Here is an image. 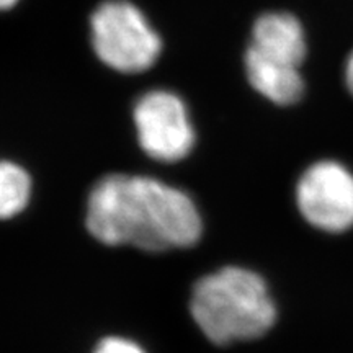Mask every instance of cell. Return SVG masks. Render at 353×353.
<instances>
[{"instance_id": "9c48e42d", "label": "cell", "mask_w": 353, "mask_h": 353, "mask_svg": "<svg viewBox=\"0 0 353 353\" xmlns=\"http://www.w3.org/2000/svg\"><path fill=\"white\" fill-rule=\"evenodd\" d=\"M95 353H144L143 348L134 342L120 337H110L100 342Z\"/></svg>"}, {"instance_id": "3957f363", "label": "cell", "mask_w": 353, "mask_h": 353, "mask_svg": "<svg viewBox=\"0 0 353 353\" xmlns=\"http://www.w3.org/2000/svg\"><path fill=\"white\" fill-rule=\"evenodd\" d=\"M92 44L101 63L125 74L156 63L162 39L144 13L126 0L103 2L92 15Z\"/></svg>"}, {"instance_id": "8992f818", "label": "cell", "mask_w": 353, "mask_h": 353, "mask_svg": "<svg viewBox=\"0 0 353 353\" xmlns=\"http://www.w3.org/2000/svg\"><path fill=\"white\" fill-rule=\"evenodd\" d=\"M249 48L276 63L299 68L306 56V38L293 15L265 13L255 21Z\"/></svg>"}, {"instance_id": "ba28073f", "label": "cell", "mask_w": 353, "mask_h": 353, "mask_svg": "<svg viewBox=\"0 0 353 353\" xmlns=\"http://www.w3.org/2000/svg\"><path fill=\"white\" fill-rule=\"evenodd\" d=\"M32 193L30 175L12 162H0V219L12 218L28 205Z\"/></svg>"}, {"instance_id": "277c9868", "label": "cell", "mask_w": 353, "mask_h": 353, "mask_svg": "<svg viewBox=\"0 0 353 353\" xmlns=\"http://www.w3.org/2000/svg\"><path fill=\"white\" fill-rule=\"evenodd\" d=\"M299 213L324 232H345L353 228V174L335 161L312 164L296 187Z\"/></svg>"}, {"instance_id": "52a82bcc", "label": "cell", "mask_w": 353, "mask_h": 353, "mask_svg": "<svg viewBox=\"0 0 353 353\" xmlns=\"http://www.w3.org/2000/svg\"><path fill=\"white\" fill-rule=\"evenodd\" d=\"M245 70L250 85L273 103L293 105L303 97L304 81L299 68L276 63L249 48Z\"/></svg>"}, {"instance_id": "7a4b0ae2", "label": "cell", "mask_w": 353, "mask_h": 353, "mask_svg": "<svg viewBox=\"0 0 353 353\" xmlns=\"http://www.w3.org/2000/svg\"><path fill=\"white\" fill-rule=\"evenodd\" d=\"M190 312L216 345L254 341L276 321L275 303L263 278L241 267H226L196 281Z\"/></svg>"}, {"instance_id": "8fae6325", "label": "cell", "mask_w": 353, "mask_h": 353, "mask_svg": "<svg viewBox=\"0 0 353 353\" xmlns=\"http://www.w3.org/2000/svg\"><path fill=\"white\" fill-rule=\"evenodd\" d=\"M19 0H0V10H8L12 8Z\"/></svg>"}, {"instance_id": "30bf717a", "label": "cell", "mask_w": 353, "mask_h": 353, "mask_svg": "<svg viewBox=\"0 0 353 353\" xmlns=\"http://www.w3.org/2000/svg\"><path fill=\"white\" fill-rule=\"evenodd\" d=\"M345 79H347V85H348V90L353 94V54L350 56V59H348L347 63V69H345Z\"/></svg>"}, {"instance_id": "5b68a950", "label": "cell", "mask_w": 353, "mask_h": 353, "mask_svg": "<svg viewBox=\"0 0 353 353\" xmlns=\"http://www.w3.org/2000/svg\"><path fill=\"white\" fill-rule=\"evenodd\" d=\"M134 125L143 151L162 162L182 161L195 144V131L179 95L152 90L134 107Z\"/></svg>"}, {"instance_id": "6da1fadb", "label": "cell", "mask_w": 353, "mask_h": 353, "mask_svg": "<svg viewBox=\"0 0 353 353\" xmlns=\"http://www.w3.org/2000/svg\"><path fill=\"white\" fill-rule=\"evenodd\" d=\"M87 228L107 245L149 252L183 249L201 236V218L183 192L149 176L107 175L88 196Z\"/></svg>"}]
</instances>
